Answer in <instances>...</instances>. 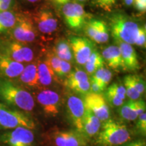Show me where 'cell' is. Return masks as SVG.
<instances>
[{
  "label": "cell",
  "mask_w": 146,
  "mask_h": 146,
  "mask_svg": "<svg viewBox=\"0 0 146 146\" xmlns=\"http://www.w3.org/2000/svg\"><path fill=\"white\" fill-rule=\"evenodd\" d=\"M84 105L101 122L106 121L110 118V109L104 96L102 94L88 93L85 95L83 100Z\"/></svg>",
  "instance_id": "30bf717a"
},
{
  "label": "cell",
  "mask_w": 146,
  "mask_h": 146,
  "mask_svg": "<svg viewBox=\"0 0 146 146\" xmlns=\"http://www.w3.org/2000/svg\"><path fill=\"white\" fill-rule=\"evenodd\" d=\"M37 76L39 89L50 86L58 78L45 61L37 62Z\"/></svg>",
  "instance_id": "44dd1931"
},
{
  "label": "cell",
  "mask_w": 146,
  "mask_h": 146,
  "mask_svg": "<svg viewBox=\"0 0 146 146\" xmlns=\"http://www.w3.org/2000/svg\"><path fill=\"white\" fill-rule=\"evenodd\" d=\"M0 54L23 64L31 62L34 58L32 49L17 41H0Z\"/></svg>",
  "instance_id": "8992f818"
},
{
  "label": "cell",
  "mask_w": 146,
  "mask_h": 146,
  "mask_svg": "<svg viewBox=\"0 0 146 146\" xmlns=\"http://www.w3.org/2000/svg\"><path fill=\"white\" fill-rule=\"evenodd\" d=\"M124 1H125V5L127 6H131L133 5V3H134V0H124Z\"/></svg>",
  "instance_id": "ee69618b"
},
{
  "label": "cell",
  "mask_w": 146,
  "mask_h": 146,
  "mask_svg": "<svg viewBox=\"0 0 146 146\" xmlns=\"http://www.w3.org/2000/svg\"><path fill=\"white\" fill-rule=\"evenodd\" d=\"M136 128L138 132L145 137L146 135V113L140 114L137 118Z\"/></svg>",
  "instance_id": "836d02e7"
},
{
  "label": "cell",
  "mask_w": 146,
  "mask_h": 146,
  "mask_svg": "<svg viewBox=\"0 0 146 146\" xmlns=\"http://www.w3.org/2000/svg\"><path fill=\"white\" fill-rule=\"evenodd\" d=\"M71 71V64L69 62L65 61V60H60V72L58 78H66L68 75L69 73Z\"/></svg>",
  "instance_id": "d590c367"
},
{
  "label": "cell",
  "mask_w": 146,
  "mask_h": 146,
  "mask_svg": "<svg viewBox=\"0 0 146 146\" xmlns=\"http://www.w3.org/2000/svg\"><path fill=\"white\" fill-rule=\"evenodd\" d=\"M60 60L58 56H56L54 53L47 54L46 60H45L47 64L50 66V67L52 68V70L54 71L56 76L58 78L60 72Z\"/></svg>",
  "instance_id": "f546056e"
},
{
  "label": "cell",
  "mask_w": 146,
  "mask_h": 146,
  "mask_svg": "<svg viewBox=\"0 0 146 146\" xmlns=\"http://www.w3.org/2000/svg\"><path fill=\"white\" fill-rule=\"evenodd\" d=\"M119 47L123 58L124 70L136 71L140 68V64L136 51L132 45L124 42H116Z\"/></svg>",
  "instance_id": "ac0fdd59"
},
{
  "label": "cell",
  "mask_w": 146,
  "mask_h": 146,
  "mask_svg": "<svg viewBox=\"0 0 146 146\" xmlns=\"http://www.w3.org/2000/svg\"><path fill=\"white\" fill-rule=\"evenodd\" d=\"M54 54L60 60H65L69 62H72L74 60L69 42L65 39L60 40L56 43L54 48Z\"/></svg>",
  "instance_id": "7402d4cb"
},
{
  "label": "cell",
  "mask_w": 146,
  "mask_h": 146,
  "mask_svg": "<svg viewBox=\"0 0 146 146\" xmlns=\"http://www.w3.org/2000/svg\"><path fill=\"white\" fill-rule=\"evenodd\" d=\"M119 146H146V142L144 139H137L129 141Z\"/></svg>",
  "instance_id": "60d3db41"
},
{
  "label": "cell",
  "mask_w": 146,
  "mask_h": 146,
  "mask_svg": "<svg viewBox=\"0 0 146 146\" xmlns=\"http://www.w3.org/2000/svg\"><path fill=\"white\" fill-rule=\"evenodd\" d=\"M13 5V0H0V12L8 11Z\"/></svg>",
  "instance_id": "f35d334b"
},
{
  "label": "cell",
  "mask_w": 146,
  "mask_h": 146,
  "mask_svg": "<svg viewBox=\"0 0 146 146\" xmlns=\"http://www.w3.org/2000/svg\"><path fill=\"white\" fill-rule=\"evenodd\" d=\"M102 56L110 68L114 70H124L121 52L117 45H110L106 47L102 53Z\"/></svg>",
  "instance_id": "d6986e66"
},
{
  "label": "cell",
  "mask_w": 146,
  "mask_h": 146,
  "mask_svg": "<svg viewBox=\"0 0 146 146\" xmlns=\"http://www.w3.org/2000/svg\"><path fill=\"white\" fill-rule=\"evenodd\" d=\"M0 103L26 113L32 112L35 108L34 97L29 90L4 78H0Z\"/></svg>",
  "instance_id": "6da1fadb"
},
{
  "label": "cell",
  "mask_w": 146,
  "mask_h": 146,
  "mask_svg": "<svg viewBox=\"0 0 146 146\" xmlns=\"http://www.w3.org/2000/svg\"><path fill=\"white\" fill-rule=\"evenodd\" d=\"M62 13L65 23L74 31L83 29L87 23V14L83 6L76 2H68L64 5Z\"/></svg>",
  "instance_id": "ba28073f"
},
{
  "label": "cell",
  "mask_w": 146,
  "mask_h": 146,
  "mask_svg": "<svg viewBox=\"0 0 146 146\" xmlns=\"http://www.w3.org/2000/svg\"><path fill=\"white\" fill-rule=\"evenodd\" d=\"M130 139V133L126 126L108 119L97 134L96 142L98 146H119Z\"/></svg>",
  "instance_id": "3957f363"
},
{
  "label": "cell",
  "mask_w": 146,
  "mask_h": 146,
  "mask_svg": "<svg viewBox=\"0 0 146 146\" xmlns=\"http://www.w3.org/2000/svg\"><path fill=\"white\" fill-rule=\"evenodd\" d=\"M124 87L126 91V96H127L131 100H137L140 99L141 95L137 90L132 79H131V74L127 75L123 79Z\"/></svg>",
  "instance_id": "83f0119b"
},
{
  "label": "cell",
  "mask_w": 146,
  "mask_h": 146,
  "mask_svg": "<svg viewBox=\"0 0 146 146\" xmlns=\"http://www.w3.org/2000/svg\"><path fill=\"white\" fill-rule=\"evenodd\" d=\"M135 108L136 112L139 116L140 114L145 112V110H146L145 102H144L143 100H141V99L135 100Z\"/></svg>",
  "instance_id": "74e56055"
},
{
  "label": "cell",
  "mask_w": 146,
  "mask_h": 146,
  "mask_svg": "<svg viewBox=\"0 0 146 146\" xmlns=\"http://www.w3.org/2000/svg\"><path fill=\"white\" fill-rule=\"evenodd\" d=\"M0 125L4 129L25 127L33 130L35 128V123L28 113L6 106L1 103H0Z\"/></svg>",
  "instance_id": "277c9868"
},
{
  "label": "cell",
  "mask_w": 146,
  "mask_h": 146,
  "mask_svg": "<svg viewBox=\"0 0 146 146\" xmlns=\"http://www.w3.org/2000/svg\"><path fill=\"white\" fill-rule=\"evenodd\" d=\"M35 22L38 30L42 33L51 34L56 30L58 26L57 18L52 11L47 9H42L35 15Z\"/></svg>",
  "instance_id": "2e32d148"
},
{
  "label": "cell",
  "mask_w": 146,
  "mask_h": 146,
  "mask_svg": "<svg viewBox=\"0 0 146 146\" xmlns=\"http://www.w3.org/2000/svg\"><path fill=\"white\" fill-rule=\"evenodd\" d=\"M0 146H3V144L1 143V142H0Z\"/></svg>",
  "instance_id": "bcb514c9"
},
{
  "label": "cell",
  "mask_w": 146,
  "mask_h": 146,
  "mask_svg": "<svg viewBox=\"0 0 146 146\" xmlns=\"http://www.w3.org/2000/svg\"><path fill=\"white\" fill-rule=\"evenodd\" d=\"M52 1H54V2H55V1H56V0H52Z\"/></svg>",
  "instance_id": "c3c4849f"
},
{
  "label": "cell",
  "mask_w": 146,
  "mask_h": 146,
  "mask_svg": "<svg viewBox=\"0 0 146 146\" xmlns=\"http://www.w3.org/2000/svg\"><path fill=\"white\" fill-rule=\"evenodd\" d=\"M26 89H39L37 76V62H31L25 66L17 78L12 79Z\"/></svg>",
  "instance_id": "9a60e30c"
},
{
  "label": "cell",
  "mask_w": 146,
  "mask_h": 146,
  "mask_svg": "<svg viewBox=\"0 0 146 146\" xmlns=\"http://www.w3.org/2000/svg\"><path fill=\"white\" fill-rule=\"evenodd\" d=\"M17 16L13 12L4 11L0 12V34L10 31L15 25Z\"/></svg>",
  "instance_id": "d4e9b609"
},
{
  "label": "cell",
  "mask_w": 146,
  "mask_h": 146,
  "mask_svg": "<svg viewBox=\"0 0 146 146\" xmlns=\"http://www.w3.org/2000/svg\"><path fill=\"white\" fill-rule=\"evenodd\" d=\"M11 30L15 41L21 43L33 41L36 36L33 22L26 16L17 17L15 25Z\"/></svg>",
  "instance_id": "4fadbf2b"
},
{
  "label": "cell",
  "mask_w": 146,
  "mask_h": 146,
  "mask_svg": "<svg viewBox=\"0 0 146 146\" xmlns=\"http://www.w3.org/2000/svg\"><path fill=\"white\" fill-rule=\"evenodd\" d=\"M0 142L7 146H35V135L31 129L18 127L1 135Z\"/></svg>",
  "instance_id": "52a82bcc"
},
{
  "label": "cell",
  "mask_w": 146,
  "mask_h": 146,
  "mask_svg": "<svg viewBox=\"0 0 146 146\" xmlns=\"http://www.w3.org/2000/svg\"><path fill=\"white\" fill-rule=\"evenodd\" d=\"M87 36L97 43H105L110 38L109 28L104 21L99 19H91L87 21L85 27Z\"/></svg>",
  "instance_id": "5bb4252c"
},
{
  "label": "cell",
  "mask_w": 146,
  "mask_h": 146,
  "mask_svg": "<svg viewBox=\"0 0 146 146\" xmlns=\"http://www.w3.org/2000/svg\"><path fill=\"white\" fill-rule=\"evenodd\" d=\"M118 114L120 117L127 121L135 120L138 117V115L135 108V100H129L120 106L118 109Z\"/></svg>",
  "instance_id": "484cf974"
},
{
  "label": "cell",
  "mask_w": 146,
  "mask_h": 146,
  "mask_svg": "<svg viewBox=\"0 0 146 146\" xmlns=\"http://www.w3.org/2000/svg\"><path fill=\"white\" fill-rule=\"evenodd\" d=\"M24 68L23 64L0 54V78L14 79L21 74Z\"/></svg>",
  "instance_id": "e0dca14e"
},
{
  "label": "cell",
  "mask_w": 146,
  "mask_h": 146,
  "mask_svg": "<svg viewBox=\"0 0 146 146\" xmlns=\"http://www.w3.org/2000/svg\"><path fill=\"white\" fill-rule=\"evenodd\" d=\"M1 129H2V127H1V126L0 125V130H1Z\"/></svg>",
  "instance_id": "7dc6e473"
},
{
  "label": "cell",
  "mask_w": 146,
  "mask_h": 146,
  "mask_svg": "<svg viewBox=\"0 0 146 146\" xmlns=\"http://www.w3.org/2000/svg\"><path fill=\"white\" fill-rule=\"evenodd\" d=\"M66 106L70 123L76 130L83 133V120L85 112L83 100L78 96L70 94L67 97Z\"/></svg>",
  "instance_id": "7c38bea8"
},
{
  "label": "cell",
  "mask_w": 146,
  "mask_h": 146,
  "mask_svg": "<svg viewBox=\"0 0 146 146\" xmlns=\"http://www.w3.org/2000/svg\"><path fill=\"white\" fill-rule=\"evenodd\" d=\"M133 5L139 12H141L142 13L145 12L146 0H134Z\"/></svg>",
  "instance_id": "ab89813d"
},
{
  "label": "cell",
  "mask_w": 146,
  "mask_h": 146,
  "mask_svg": "<svg viewBox=\"0 0 146 146\" xmlns=\"http://www.w3.org/2000/svg\"><path fill=\"white\" fill-rule=\"evenodd\" d=\"M25 1H28V2H31V3H35V2H36V1H38L39 0H25Z\"/></svg>",
  "instance_id": "f6af8a7d"
},
{
  "label": "cell",
  "mask_w": 146,
  "mask_h": 146,
  "mask_svg": "<svg viewBox=\"0 0 146 146\" xmlns=\"http://www.w3.org/2000/svg\"><path fill=\"white\" fill-rule=\"evenodd\" d=\"M131 79L135 87L140 95L142 96L145 92V81L141 76L138 74H131Z\"/></svg>",
  "instance_id": "4dcf8cb0"
},
{
  "label": "cell",
  "mask_w": 146,
  "mask_h": 146,
  "mask_svg": "<svg viewBox=\"0 0 146 146\" xmlns=\"http://www.w3.org/2000/svg\"><path fill=\"white\" fill-rule=\"evenodd\" d=\"M73 57L79 65H85L94 49V44L89 39L83 36H72L69 39Z\"/></svg>",
  "instance_id": "8fae6325"
},
{
  "label": "cell",
  "mask_w": 146,
  "mask_h": 146,
  "mask_svg": "<svg viewBox=\"0 0 146 146\" xmlns=\"http://www.w3.org/2000/svg\"><path fill=\"white\" fill-rule=\"evenodd\" d=\"M45 140L52 146H87L89 139L77 130L51 129Z\"/></svg>",
  "instance_id": "5b68a950"
},
{
  "label": "cell",
  "mask_w": 146,
  "mask_h": 146,
  "mask_svg": "<svg viewBox=\"0 0 146 146\" xmlns=\"http://www.w3.org/2000/svg\"><path fill=\"white\" fill-rule=\"evenodd\" d=\"M102 127V122L90 110L85 108L83 120V134L88 139L96 136Z\"/></svg>",
  "instance_id": "ffe728a7"
},
{
  "label": "cell",
  "mask_w": 146,
  "mask_h": 146,
  "mask_svg": "<svg viewBox=\"0 0 146 146\" xmlns=\"http://www.w3.org/2000/svg\"><path fill=\"white\" fill-rule=\"evenodd\" d=\"M110 27L116 42L135 44L139 27L129 16L122 14H114L110 18Z\"/></svg>",
  "instance_id": "7a4b0ae2"
},
{
  "label": "cell",
  "mask_w": 146,
  "mask_h": 146,
  "mask_svg": "<svg viewBox=\"0 0 146 146\" xmlns=\"http://www.w3.org/2000/svg\"><path fill=\"white\" fill-rule=\"evenodd\" d=\"M106 89V91L114 94V96H117L118 98L123 100H125L126 97H127L126 96L125 88L122 84L114 83L110 85L109 87H107V88Z\"/></svg>",
  "instance_id": "f1b7e54d"
},
{
  "label": "cell",
  "mask_w": 146,
  "mask_h": 146,
  "mask_svg": "<svg viewBox=\"0 0 146 146\" xmlns=\"http://www.w3.org/2000/svg\"><path fill=\"white\" fill-rule=\"evenodd\" d=\"M116 1V0H94V2L97 6L108 12L112 10Z\"/></svg>",
  "instance_id": "8d00e7d4"
},
{
  "label": "cell",
  "mask_w": 146,
  "mask_h": 146,
  "mask_svg": "<svg viewBox=\"0 0 146 146\" xmlns=\"http://www.w3.org/2000/svg\"><path fill=\"white\" fill-rule=\"evenodd\" d=\"M90 79L88 81L82 82V83L76 84V85H72L70 88L71 90L75 91L78 94H81L83 95H86L88 93L90 92Z\"/></svg>",
  "instance_id": "1f68e13d"
},
{
  "label": "cell",
  "mask_w": 146,
  "mask_h": 146,
  "mask_svg": "<svg viewBox=\"0 0 146 146\" xmlns=\"http://www.w3.org/2000/svg\"><path fill=\"white\" fill-rule=\"evenodd\" d=\"M146 44V30L145 27L143 26L139 28L138 34L137 36L135 45L137 46L145 47Z\"/></svg>",
  "instance_id": "e575fe53"
},
{
  "label": "cell",
  "mask_w": 146,
  "mask_h": 146,
  "mask_svg": "<svg viewBox=\"0 0 146 146\" xmlns=\"http://www.w3.org/2000/svg\"><path fill=\"white\" fill-rule=\"evenodd\" d=\"M88 80H89V75L85 70L80 68H76L75 70H71L68 75L66 77L64 83L66 86L70 88L72 85Z\"/></svg>",
  "instance_id": "4316f807"
},
{
  "label": "cell",
  "mask_w": 146,
  "mask_h": 146,
  "mask_svg": "<svg viewBox=\"0 0 146 146\" xmlns=\"http://www.w3.org/2000/svg\"><path fill=\"white\" fill-rule=\"evenodd\" d=\"M68 2H70V0H56L54 3L58 5H64Z\"/></svg>",
  "instance_id": "7bdbcfd3"
},
{
  "label": "cell",
  "mask_w": 146,
  "mask_h": 146,
  "mask_svg": "<svg viewBox=\"0 0 146 146\" xmlns=\"http://www.w3.org/2000/svg\"><path fill=\"white\" fill-rule=\"evenodd\" d=\"M105 99L107 103H108L110 105H111L113 107H120L124 104L125 100L120 99L118 98L117 96H114V94H110V93L105 92Z\"/></svg>",
  "instance_id": "d6a6232c"
},
{
  "label": "cell",
  "mask_w": 146,
  "mask_h": 146,
  "mask_svg": "<svg viewBox=\"0 0 146 146\" xmlns=\"http://www.w3.org/2000/svg\"><path fill=\"white\" fill-rule=\"evenodd\" d=\"M90 92L89 93H94V94H102L103 92L104 89H102V87L100 85H98V83L96 82L91 81L90 80Z\"/></svg>",
  "instance_id": "b9f144b4"
},
{
  "label": "cell",
  "mask_w": 146,
  "mask_h": 146,
  "mask_svg": "<svg viewBox=\"0 0 146 146\" xmlns=\"http://www.w3.org/2000/svg\"><path fill=\"white\" fill-rule=\"evenodd\" d=\"M104 60L102 54L96 50L93 51L86 63L85 64V72L88 75H92L98 69L102 68L104 66Z\"/></svg>",
  "instance_id": "603a6c76"
},
{
  "label": "cell",
  "mask_w": 146,
  "mask_h": 146,
  "mask_svg": "<svg viewBox=\"0 0 146 146\" xmlns=\"http://www.w3.org/2000/svg\"><path fill=\"white\" fill-rule=\"evenodd\" d=\"M112 78V73L108 68L102 67L91 75V81L96 82L106 90Z\"/></svg>",
  "instance_id": "cb8c5ba5"
},
{
  "label": "cell",
  "mask_w": 146,
  "mask_h": 146,
  "mask_svg": "<svg viewBox=\"0 0 146 146\" xmlns=\"http://www.w3.org/2000/svg\"><path fill=\"white\" fill-rule=\"evenodd\" d=\"M35 98L45 114L56 116L60 112L61 98L56 91L48 89H39L36 93Z\"/></svg>",
  "instance_id": "9c48e42d"
}]
</instances>
